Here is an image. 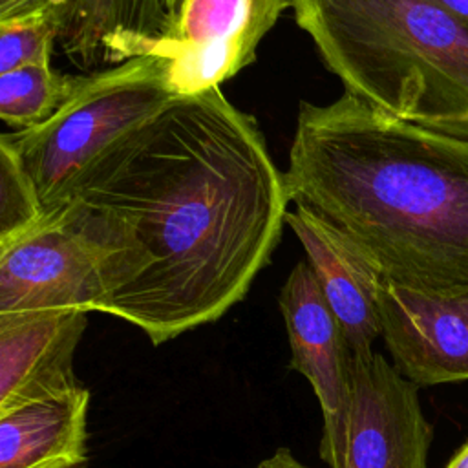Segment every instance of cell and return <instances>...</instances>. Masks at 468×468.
<instances>
[{"mask_svg": "<svg viewBox=\"0 0 468 468\" xmlns=\"http://www.w3.org/2000/svg\"><path fill=\"white\" fill-rule=\"evenodd\" d=\"M66 203L110 258L115 289L95 313L161 346L245 298L291 196L256 119L210 88L121 139Z\"/></svg>", "mask_w": 468, "mask_h": 468, "instance_id": "1", "label": "cell"}, {"mask_svg": "<svg viewBox=\"0 0 468 468\" xmlns=\"http://www.w3.org/2000/svg\"><path fill=\"white\" fill-rule=\"evenodd\" d=\"M285 179L291 201L340 229L384 280L468 291V139L349 93L303 101Z\"/></svg>", "mask_w": 468, "mask_h": 468, "instance_id": "2", "label": "cell"}, {"mask_svg": "<svg viewBox=\"0 0 468 468\" xmlns=\"http://www.w3.org/2000/svg\"><path fill=\"white\" fill-rule=\"evenodd\" d=\"M344 93L433 130L468 113V26L424 0H291Z\"/></svg>", "mask_w": 468, "mask_h": 468, "instance_id": "3", "label": "cell"}, {"mask_svg": "<svg viewBox=\"0 0 468 468\" xmlns=\"http://www.w3.org/2000/svg\"><path fill=\"white\" fill-rule=\"evenodd\" d=\"M174 97L155 55L84 73L62 108L44 124L4 133L31 177L44 212L66 203L88 170Z\"/></svg>", "mask_w": 468, "mask_h": 468, "instance_id": "4", "label": "cell"}, {"mask_svg": "<svg viewBox=\"0 0 468 468\" xmlns=\"http://www.w3.org/2000/svg\"><path fill=\"white\" fill-rule=\"evenodd\" d=\"M113 289L106 250L68 203L0 241V316L48 309L95 313Z\"/></svg>", "mask_w": 468, "mask_h": 468, "instance_id": "5", "label": "cell"}, {"mask_svg": "<svg viewBox=\"0 0 468 468\" xmlns=\"http://www.w3.org/2000/svg\"><path fill=\"white\" fill-rule=\"evenodd\" d=\"M166 31L150 55L166 66L174 95L219 88L254 62L291 0H165Z\"/></svg>", "mask_w": 468, "mask_h": 468, "instance_id": "6", "label": "cell"}, {"mask_svg": "<svg viewBox=\"0 0 468 468\" xmlns=\"http://www.w3.org/2000/svg\"><path fill=\"white\" fill-rule=\"evenodd\" d=\"M278 305L287 331L291 369L309 380L322 410L320 457L329 468H344L351 402V349L305 260L289 272Z\"/></svg>", "mask_w": 468, "mask_h": 468, "instance_id": "7", "label": "cell"}, {"mask_svg": "<svg viewBox=\"0 0 468 468\" xmlns=\"http://www.w3.org/2000/svg\"><path fill=\"white\" fill-rule=\"evenodd\" d=\"M431 441L419 386L380 353L351 355L344 468H428Z\"/></svg>", "mask_w": 468, "mask_h": 468, "instance_id": "8", "label": "cell"}, {"mask_svg": "<svg viewBox=\"0 0 468 468\" xmlns=\"http://www.w3.org/2000/svg\"><path fill=\"white\" fill-rule=\"evenodd\" d=\"M378 318L404 378L419 388L468 380V291H422L382 278Z\"/></svg>", "mask_w": 468, "mask_h": 468, "instance_id": "9", "label": "cell"}, {"mask_svg": "<svg viewBox=\"0 0 468 468\" xmlns=\"http://www.w3.org/2000/svg\"><path fill=\"white\" fill-rule=\"evenodd\" d=\"M88 314L48 309L0 316V413L82 386L73 364Z\"/></svg>", "mask_w": 468, "mask_h": 468, "instance_id": "10", "label": "cell"}, {"mask_svg": "<svg viewBox=\"0 0 468 468\" xmlns=\"http://www.w3.org/2000/svg\"><path fill=\"white\" fill-rule=\"evenodd\" d=\"M285 223L300 239L305 261L344 329L351 355L373 351V342L380 336L378 271L340 229L313 208L294 203Z\"/></svg>", "mask_w": 468, "mask_h": 468, "instance_id": "11", "label": "cell"}, {"mask_svg": "<svg viewBox=\"0 0 468 468\" xmlns=\"http://www.w3.org/2000/svg\"><path fill=\"white\" fill-rule=\"evenodd\" d=\"M165 31V0H71L58 44L73 66L93 73L150 55Z\"/></svg>", "mask_w": 468, "mask_h": 468, "instance_id": "12", "label": "cell"}, {"mask_svg": "<svg viewBox=\"0 0 468 468\" xmlns=\"http://www.w3.org/2000/svg\"><path fill=\"white\" fill-rule=\"evenodd\" d=\"M90 400L80 386L0 413V468H82Z\"/></svg>", "mask_w": 468, "mask_h": 468, "instance_id": "13", "label": "cell"}, {"mask_svg": "<svg viewBox=\"0 0 468 468\" xmlns=\"http://www.w3.org/2000/svg\"><path fill=\"white\" fill-rule=\"evenodd\" d=\"M82 77L60 73L51 64L0 73V119L15 132L44 124L73 95Z\"/></svg>", "mask_w": 468, "mask_h": 468, "instance_id": "14", "label": "cell"}, {"mask_svg": "<svg viewBox=\"0 0 468 468\" xmlns=\"http://www.w3.org/2000/svg\"><path fill=\"white\" fill-rule=\"evenodd\" d=\"M62 29V13L49 11L0 22V73L48 66Z\"/></svg>", "mask_w": 468, "mask_h": 468, "instance_id": "15", "label": "cell"}, {"mask_svg": "<svg viewBox=\"0 0 468 468\" xmlns=\"http://www.w3.org/2000/svg\"><path fill=\"white\" fill-rule=\"evenodd\" d=\"M44 208L35 185L27 176L16 150L5 135L0 137V241L9 239L42 216Z\"/></svg>", "mask_w": 468, "mask_h": 468, "instance_id": "16", "label": "cell"}, {"mask_svg": "<svg viewBox=\"0 0 468 468\" xmlns=\"http://www.w3.org/2000/svg\"><path fill=\"white\" fill-rule=\"evenodd\" d=\"M69 2L71 0H0V22L49 11H58L64 18Z\"/></svg>", "mask_w": 468, "mask_h": 468, "instance_id": "17", "label": "cell"}, {"mask_svg": "<svg viewBox=\"0 0 468 468\" xmlns=\"http://www.w3.org/2000/svg\"><path fill=\"white\" fill-rule=\"evenodd\" d=\"M254 468H311V466L302 463L292 453V450L282 446V448H276L269 457L261 459Z\"/></svg>", "mask_w": 468, "mask_h": 468, "instance_id": "18", "label": "cell"}, {"mask_svg": "<svg viewBox=\"0 0 468 468\" xmlns=\"http://www.w3.org/2000/svg\"><path fill=\"white\" fill-rule=\"evenodd\" d=\"M468 26V0H424Z\"/></svg>", "mask_w": 468, "mask_h": 468, "instance_id": "19", "label": "cell"}, {"mask_svg": "<svg viewBox=\"0 0 468 468\" xmlns=\"http://www.w3.org/2000/svg\"><path fill=\"white\" fill-rule=\"evenodd\" d=\"M439 132L459 137V139H468V113L463 115L457 121H452L448 124H444L442 128H439Z\"/></svg>", "mask_w": 468, "mask_h": 468, "instance_id": "20", "label": "cell"}, {"mask_svg": "<svg viewBox=\"0 0 468 468\" xmlns=\"http://www.w3.org/2000/svg\"><path fill=\"white\" fill-rule=\"evenodd\" d=\"M444 468H468V442L452 457Z\"/></svg>", "mask_w": 468, "mask_h": 468, "instance_id": "21", "label": "cell"}]
</instances>
